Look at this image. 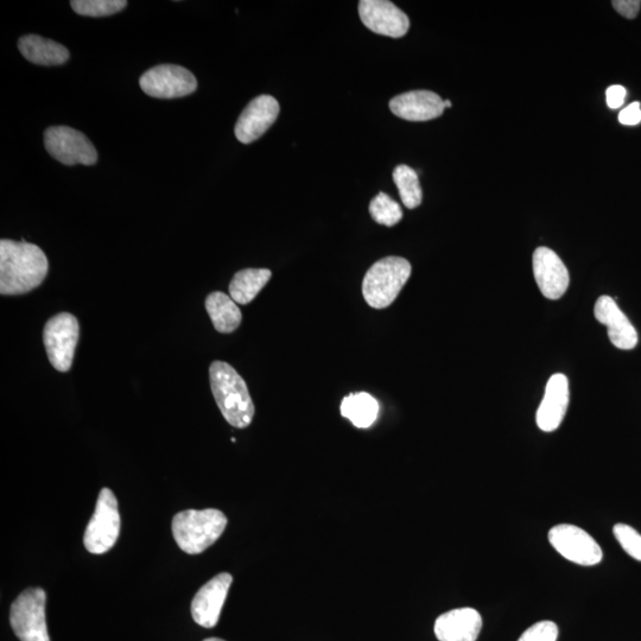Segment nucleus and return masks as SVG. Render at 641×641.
Wrapping results in <instances>:
<instances>
[{"mask_svg":"<svg viewBox=\"0 0 641 641\" xmlns=\"http://www.w3.org/2000/svg\"><path fill=\"white\" fill-rule=\"evenodd\" d=\"M120 532V514L116 495L110 488L99 493L97 506L84 536L85 548L94 555L105 554L117 543Z\"/></svg>","mask_w":641,"mask_h":641,"instance_id":"6","label":"nucleus"},{"mask_svg":"<svg viewBox=\"0 0 641 641\" xmlns=\"http://www.w3.org/2000/svg\"><path fill=\"white\" fill-rule=\"evenodd\" d=\"M379 404L366 392L353 393L341 403V415L360 429L370 428L377 421Z\"/></svg>","mask_w":641,"mask_h":641,"instance_id":"21","label":"nucleus"},{"mask_svg":"<svg viewBox=\"0 0 641 641\" xmlns=\"http://www.w3.org/2000/svg\"><path fill=\"white\" fill-rule=\"evenodd\" d=\"M614 536L621 545V548L627 552L634 560L641 561V535L632 526L626 524H617L613 529Z\"/></svg>","mask_w":641,"mask_h":641,"instance_id":"26","label":"nucleus"},{"mask_svg":"<svg viewBox=\"0 0 641 641\" xmlns=\"http://www.w3.org/2000/svg\"><path fill=\"white\" fill-rule=\"evenodd\" d=\"M444 106H446V107H452V106H453V104H452V103H450V101H449V100H444Z\"/></svg>","mask_w":641,"mask_h":641,"instance_id":"31","label":"nucleus"},{"mask_svg":"<svg viewBox=\"0 0 641 641\" xmlns=\"http://www.w3.org/2000/svg\"><path fill=\"white\" fill-rule=\"evenodd\" d=\"M619 122L623 125L634 126L641 122L640 103H632L619 114Z\"/></svg>","mask_w":641,"mask_h":641,"instance_id":"30","label":"nucleus"},{"mask_svg":"<svg viewBox=\"0 0 641 641\" xmlns=\"http://www.w3.org/2000/svg\"><path fill=\"white\" fill-rule=\"evenodd\" d=\"M72 9L76 14L86 17H107L124 10L126 0H73Z\"/></svg>","mask_w":641,"mask_h":641,"instance_id":"25","label":"nucleus"},{"mask_svg":"<svg viewBox=\"0 0 641 641\" xmlns=\"http://www.w3.org/2000/svg\"><path fill=\"white\" fill-rule=\"evenodd\" d=\"M393 181L406 208L415 209L421 205L423 193L416 171L409 165H398L393 171Z\"/></svg>","mask_w":641,"mask_h":641,"instance_id":"23","label":"nucleus"},{"mask_svg":"<svg viewBox=\"0 0 641 641\" xmlns=\"http://www.w3.org/2000/svg\"><path fill=\"white\" fill-rule=\"evenodd\" d=\"M279 114L278 101L271 95H260L253 99L240 114L236 124L238 141L250 144L257 141L276 122Z\"/></svg>","mask_w":641,"mask_h":641,"instance_id":"13","label":"nucleus"},{"mask_svg":"<svg viewBox=\"0 0 641 641\" xmlns=\"http://www.w3.org/2000/svg\"><path fill=\"white\" fill-rule=\"evenodd\" d=\"M209 377L213 396L225 420L234 428L249 427L255 417V405L245 380L224 361H214Z\"/></svg>","mask_w":641,"mask_h":641,"instance_id":"2","label":"nucleus"},{"mask_svg":"<svg viewBox=\"0 0 641 641\" xmlns=\"http://www.w3.org/2000/svg\"><path fill=\"white\" fill-rule=\"evenodd\" d=\"M549 542L566 560L583 567L596 566L602 561L598 542L579 526L561 524L549 531Z\"/></svg>","mask_w":641,"mask_h":641,"instance_id":"9","label":"nucleus"},{"mask_svg":"<svg viewBox=\"0 0 641 641\" xmlns=\"http://www.w3.org/2000/svg\"><path fill=\"white\" fill-rule=\"evenodd\" d=\"M627 95L626 88L620 85H614L607 88L606 99L609 109L617 110L625 103Z\"/></svg>","mask_w":641,"mask_h":641,"instance_id":"29","label":"nucleus"},{"mask_svg":"<svg viewBox=\"0 0 641 641\" xmlns=\"http://www.w3.org/2000/svg\"><path fill=\"white\" fill-rule=\"evenodd\" d=\"M411 276V264L401 257H386L371 266L363 282L368 306L384 309L396 301Z\"/></svg>","mask_w":641,"mask_h":641,"instance_id":"4","label":"nucleus"},{"mask_svg":"<svg viewBox=\"0 0 641 641\" xmlns=\"http://www.w3.org/2000/svg\"><path fill=\"white\" fill-rule=\"evenodd\" d=\"M232 581V575L222 573L199 590L192 602V615L196 624L206 628L217 626Z\"/></svg>","mask_w":641,"mask_h":641,"instance_id":"14","label":"nucleus"},{"mask_svg":"<svg viewBox=\"0 0 641 641\" xmlns=\"http://www.w3.org/2000/svg\"><path fill=\"white\" fill-rule=\"evenodd\" d=\"M227 526V518L219 510H187L173 520L174 538L180 549L198 555L218 541Z\"/></svg>","mask_w":641,"mask_h":641,"instance_id":"3","label":"nucleus"},{"mask_svg":"<svg viewBox=\"0 0 641 641\" xmlns=\"http://www.w3.org/2000/svg\"><path fill=\"white\" fill-rule=\"evenodd\" d=\"M596 320L607 326L609 340L624 351H630L638 345V333L626 315L621 312L617 302L609 296H601L595 303Z\"/></svg>","mask_w":641,"mask_h":641,"instance_id":"17","label":"nucleus"},{"mask_svg":"<svg viewBox=\"0 0 641 641\" xmlns=\"http://www.w3.org/2000/svg\"><path fill=\"white\" fill-rule=\"evenodd\" d=\"M533 275L544 297L555 301L566 294L570 277L567 266L548 247H538L532 258Z\"/></svg>","mask_w":641,"mask_h":641,"instance_id":"12","label":"nucleus"},{"mask_svg":"<svg viewBox=\"0 0 641 641\" xmlns=\"http://www.w3.org/2000/svg\"><path fill=\"white\" fill-rule=\"evenodd\" d=\"M47 595L41 588H30L12 604L10 624L21 641H50L46 623Z\"/></svg>","mask_w":641,"mask_h":641,"instance_id":"5","label":"nucleus"},{"mask_svg":"<svg viewBox=\"0 0 641 641\" xmlns=\"http://www.w3.org/2000/svg\"><path fill=\"white\" fill-rule=\"evenodd\" d=\"M44 144L49 154L65 165H93L98 161V152L90 139L68 126L47 129Z\"/></svg>","mask_w":641,"mask_h":641,"instance_id":"8","label":"nucleus"},{"mask_svg":"<svg viewBox=\"0 0 641 641\" xmlns=\"http://www.w3.org/2000/svg\"><path fill=\"white\" fill-rule=\"evenodd\" d=\"M612 4L621 16L628 19L636 18L641 6L640 0H614Z\"/></svg>","mask_w":641,"mask_h":641,"instance_id":"28","label":"nucleus"},{"mask_svg":"<svg viewBox=\"0 0 641 641\" xmlns=\"http://www.w3.org/2000/svg\"><path fill=\"white\" fill-rule=\"evenodd\" d=\"M49 269L47 256L27 241H0V294L29 293L43 283Z\"/></svg>","mask_w":641,"mask_h":641,"instance_id":"1","label":"nucleus"},{"mask_svg":"<svg viewBox=\"0 0 641 641\" xmlns=\"http://www.w3.org/2000/svg\"><path fill=\"white\" fill-rule=\"evenodd\" d=\"M206 309L214 328L220 333L234 332L243 320V315H241L236 302L220 291H215L207 297Z\"/></svg>","mask_w":641,"mask_h":641,"instance_id":"20","label":"nucleus"},{"mask_svg":"<svg viewBox=\"0 0 641 641\" xmlns=\"http://www.w3.org/2000/svg\"><path fill=\"white\" fill-rule=\"evenodd\" d=\"M272 272L268 269H245L237 272L230 284V295L234 302L249 304L270 281Z\"/></svg>","mask_w":641,"mask_h":641,"instance_id":"22","label":"nucleus"},{"mask_svg":"<svg viewBox=\"0 0 641 641\" xmlns=\"http://www.w3.org/2000/svg\"><path fill=\"white\" fill-rule=\"evenodd\" d=\"M139 85L145 94L157 99H176L193 94L198 81L188 69L176 65H160L141 76Z\"/></svg>","mask_w":641,"mask_h":641,"instance_id":"10","label":"nucleus"},{"mask_svg":"<svg viewBox=\"0 0 641 641\" xmlns=\"http://www.w3.org/2000/svg\"><path fill=\"white\" fill-rule=\"evenodd\" d=\"M203 641H225V640H222V639H219V638H208V639L203 640Z\"/></svg>","mask_w":641,"mask_h":641,"instance_id":"32","label":"nucleus"},{"mask_svg":"<svg viewBox=\"0 0 641 641\" xmlns=\"http://www.w3.org/2000/svg\"><path fill=\"white\" fill-rule=\"evenodd\" d=\"M482 618L477 609L458 608L437 618L434 631L440 641H477Z\"/></svg>","mask_w":641,"mask_h":641,"instance_id":"18","label":"nucleus"},{"mask_svg":"<svg viewBox=\"0 0 641 641\" xmlns=\"http://www.w3.org/2000/svg\"><path fill=\"white\" fill-rule=\"evenodd\" d=\"M569 401L568 378L561 373L554 374L549 379L543 401L537 410L538 428L545 433H552L560 428L566 417Z\"/></svg>","mask_w":641,"mask_h":641,"instance_id":"15","label":"nucleus"},{"mask_svg":"<svg viewBox=\"0 0 641 641\" xmlns=\"http://www.w3.org/2000/svg\"><path fill=\"white\" fill-rule=\"evenodd\" d=\"M370 213L377 224L387 227L397 225L403 218L401 206H399L390 195L385 193H379L376 198L371 201Z\"/></svg>","mask_w":641,"mask_h":641,"instance_id":"24","label":"nucleus"},{"mask_svg":"<svg viewBox=\"0 0 641 641\" xmlns=\"http://www.w3.org/2000/svg\"><path fill=\"white\" fill-rule=\"evenodd\" d=\"M395 116L409 122H428L442 116L446 106L439 94L430 91H411L390 101Z\"/></svg>","mask_w":641,"mask_h":641,"instance_id":"16","label":"nucleus"},{"mask_svg":"<svg viewBox=\"0 0 641 641\" xmlns=\"http://www.w3.org/2000/svg\"><path fill=\"white\" fill-rule=\"evenodd\" d=\"M79 334V322L72 314L62 313L47 322L43 340L50 364L55 370L60 372L71 370Z\"/></svg>","mask_w":641,"mask_h":641,"instance_id":"7","label":"nucleus"},{"mask_svg":"<svg viewBox=\"0 0 641 641\" xmlns=\"http://www.w3.org/2000/svg\"><path fill=\"white\" fill-rule=\"evenodd\" d=\"M558 627L552 621H541L526 630L518 641H557Z\"/></svg>","mask_w":641,"mask_h":641,"instance_id":"27","label":"nucleus"},{"mask_svg":"<svg viewBox=\"0 0 641 641\" xmlns=\"http://www.w3.org/2000/svg\"><path fill=\"white\" fill-rule=\"evenodd\" d=\"M359 15L365 27L378 35L399 38L410 28L405 12L387 0H361Z\"/></svg>","mask_w":641,"mask_h":641,"instance_id":"11","label":"nucleus"},{"mask_svg":"<svg viewBox=\"0 0 641 641\" xmlns=\"http://www.w3.org/2000/svg\"><path fill=\"white\" fill-rule=\"evenodd\" d=\"M18 48L25 59L40 66H60L71 57L65 46L38 35L21 37Z\"/></svg>","mask_w":641,"mask_h":641,"instance_id":"19","label":"nucleus"}]
</instances>
